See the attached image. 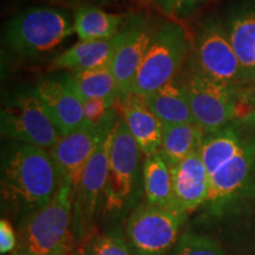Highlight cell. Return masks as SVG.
Returning a JSON list of instances; mask_svg holds the SVG:
<instances>
[{
  "label": "cell",
  "mask_w": 255,
  "mask_h": 255,
  "mask_svg": "<svg viewBox=\"0 0 255 255\" xmlns=\"http://www.w3.org/2000/svg\"><path fill=\"white\" fill-rule=\"evenodd\" d=\"M205 131L196 123L163 124V136L159 154L174 167L193 152L199 151Z\"/></svg>",
  "instance_id": "cell-23"
},
{
  "label": "cell",
  "mask_w": 255,
  "mask_h": 255,
  "mask_svg": "<svg viewBox=\"0 0 255 255\" xmlns=\"http://www.w3.org/2000/svg\"><path fill=\"white\" fill-rule=\"evenodd\" d=\"M141 154V148L120 116L111 139L109 173L103 193L105 214L121 215L135 205Z\"/></svg>",
  "instance_id": "cell-6"
},
{
  "label": "cell",
  "mask_w": 255,
  "mask_h": 255,
  "mask_svg": "<svg viewBox=\"0 0 255 255\" xmlns=\"http://www.w3.org/2000/svg\"><path fill=\"white\" fill-rule=\"evenodd\" d=\"M59 176L49 150L9 141L1 152V201L26 216L52 200Z\"/></svg>",
  "instance_id": "cell-1"
},
{
  "label": "cell",
  "mask_w": 255,
  "mask_h": 255,
  "mask_svg": "<svg viewBox=\"0 0 255 255\" xmlns=\"http://www.w3.org/2000/svg\"><path fill=\"white\" fill-rule=\"evenodd\" d=\"M70 87L77 94L81 101L91 98H105V100L117 101L122 97L114 73L109 65L85 70L79 72L65 73Z\"/></svg>",
  "instance_id": "cell-24"
},
{
  "label": "cell",
  "mask_w": 255,
  "mask_h": 255,
  "mask_svg": "<svg viewBox=\"0 0 255 255\" xmlns=\"http://www.w3.org/2000/svg\"><path fill=\"white\" fill-rule=\"evenodd\" d=\"M252 122L253 117L250 116L234 121L216 131L206 133L201 144L200 154L209 176L244 149L248 139L253 136L247 135L245 130Z\"/></svg>",
  "instance_id": "cell-17"
},
{
  "label": "cell",
  "mask_w": 255,
  "mask_h": 255,
  "mask_svg": "<svg viewBox=\"0 0 255 255\" xmlns=\"http://www.w3.org/2000/svg\"><path fill=\"white\" fill-rule=\"evenodd\" d=\"M184 83L194 120L205 133L216 131L237 120L246 119L241 110L244 102L239 85L226 84L207 77L193 63Z\"/></svg>",
  "instance_id": "cell-7"
},
{
  "label": "cell",
  "mask_w": 255,
  "mask_h": 255,
  "mask_svg": "<svg viewBox=\"0 0 255 255\" xmlns=\"http://www.w3.org/2000/svg\"><path fill=\"white\" fill-rule=\"evenodd\" d=\"M73 255H75V254H73Z\"/></svg>",
  "instance_id": "cell-34"
},
{
  "label": "cell",
  "mask_w": 255,
  "mask_h": 255,
  "mask_svg": "<svg viewBox=\"0 0 255 255\" xmlns=\"http://www.w3.org/2000/svg\"><path fill=\"white\" fill-rule=\"evenodd\" d=\"M73 195L68 184L60 183L47 205L24 216L19 226L18 245L13 253L20 255L65 254L71 239Z\"/></svg>",
  "instance_id": "cell-3"
},
{
  "label": "cell",
  "mask_w": 255,
  "mask_h": 255,
  "mask_svg": "<svg viewBox=\"0 0 255 255\" xmlns=\"http://www.w3.org/2000/svg\"><path fill=\"white\" fill-rule=\"evenodd\" d=\"M168 255H226L215 239L199 233L187 232L178 238Z\"/></svg>",
  "instance_id": "cell-25"
},
{
  "label": "cell",
  "mask_w": 255,
  "mask_h": 255,
  "mask_svg": "<svg viewBox=\"0 0 255 255\" xmlns=\"http://www.w3.org/2000/svg\"><path fill=\"white\" fill-rule=\"evenodd\" d=\"M131 1L136 2V4H139V5H148V4H150V2H154L152 0H131Z\"/></svg>",
  "instance_id": "cell-31"
},
{
  "label": "cell",
  "mask_w": 255,
  "mask_h": 255,
  "mask_svg": "<svg viewBox=\"0 0 255 255\" xmlns=\"http://www.w3.org/2000/svg\"><path fill=\"white\" fill-rule=\"evenodd\" d=\"M19 1H28V0H19Z\"/></svg>",
  "instance_id": "cell-33"
},
{
  "label": "cell",
  "mask_w": 255,
  "mask_h": 255,
  "mask_svg": "<svg viewBox=\"0 0 255 255\" xmlns=\"http://www.w3.org/2000/svg\"><path fill=\"white\" fill-rule=\"evenodd\" d=\"M82 102L85 121L89 124H100L109 111L116 107V102L105 98H91Z\"/></svg>",
  "instance_id": "cell-28"
},
{
  "label": "cell",
  "mask_w": 255,
  "mask_h": 255,
  "mask_svg": "<svg viewBox=\"0 0 255 255\" xmlns=\"http://www.w3.org/2000/svg\"><path fill=\"white\" fill-rule=\"evenodd\" d=\"M187 215L176 209L144 203L130 213L126 240L132 255H168L178 240Z\"/></svg>",
  "instance_id": "cell-8"
},
{
  "label": "cell",
  "mask_w": 255,
  "mask_h": 255,
  "mask_svg": "<svg viewBox=\"0 0 255 255\" xmlns=\"http://www.w3.org/2000/svg\"><path fill=\"white\" fill-rule=\"evenodd\" d=\"M156 27L145 14L129 13L123 38L110 68L122 95L130 94L133 79L144 58Z\"/></svg>",
  "instance_id": "cell-13"
},
{
  "label": "cell",
  "mask_w": 255,
  "mask_h": 255,
  "mask_svg": "<svg viewBox=\"0 0 255 255\" xmlns=\"http://www.w3.org/2000/svg\"><path fill=\"white\" fill-rule=\"evenodd\" d=\"M116 107L143 154L149 156L158 152L163 136V123L149 109L144 98L132 94L124 95L117 101Z\"/></svg>",
  "instance_id": "cell-16"
},
{
  "label": "cell",
  "mask_w": 255,
  "mask_h": 255,
  "mask_svg": "<svg viewBox=\"0 0 255 255\" xmlns=\"http://www.w3.org/2000/svg\"><path fill=\"white\" fill-rule=\"evenodd\" d=\"M43 5L58 6V7H72L73 9L83 7V6H95V7H104L116 4L120 0H36Z\"/></svg>",
  "instance_id": "cell-29"
},
{
  "label": "cell",
  "mask_w": 255,
  "mask_h": 255,
  "mask_svg": "<svg viewBox=\"0 0 255 255\" xmlns=\"http://www.w3.org/2000/svg\"><path fill=\"white\" fill-rule=\"evenodd\" d=\"M146 105L163 124L196 123L184 81L174 78L152 94L145 96Z\"/></svg>",
  "instance_id": "cell-19"
},
{
  "label": "cell",
  "mask_w": 255,
  "mask_h": 255,
  "mask_svg": "<svg viewBox=\"0 0 255 255\" xmlns=\"http://www.w3.org/2000/svg\"><path fill=\"white\" fill-rule=\"evenodd\" d=\"M191 63L207 77L226 84L242 87L255 79L239 60L225 25L215 18L206 19L200 25Z\"/></svg>",
  "instance_id": "cell-9"
},
{
  "label": "cell",
  "mask_w": 255,
  "mask_h": 255,
  "mask_svg": "<svg viewBox=\"0 0 255 255\" xmlns=\"http://www.w3.org/2000/svg\"><path fill=\"white\" fill-rule=\"evenodd\" d=\"M2 137L51 150L62 137L34 87L11 92L0 113Z\"/></svg>",
  "instance_id": "cell-5"
},
{
  "label": "cell",
  "mask_w": 255,
  "mask_h": 255,
  "mask_svg": "<svg viewBox=\"0 0 255 255\" xmlns=\"http://www.w3.org/2000/svg\"><path fill=\"white\" fill-rule=\"evenodd\" d=\"M17 245L18 237L15 235L11 222L6 219H1L0 221V253L7 254L14 251Z\"/></svg>",
  "instance_id": "cell-30"
},
{
  "label": "cell",
  "mask_w": 255,
  "mask_h": 255,
  "mask_svg": "<svg viewBox=\"0 0 255 255\" xmlns=\"http://www.w3.org/2000/svg\"><path fill=\"white\" fill-rule=\"evenodd\" d=\"M171 168L175 203L188 215L205 205L209 193L210 176L200 150L193 152Z\"/></svg>",
  "instance_id": "cell-15"
},
{
  "label": "cell",
  "mask_w": 255,
  "mask_h": 255,
  "mask_svg": "<svg viewBox=\"0 0 255 255\" xmlns=\"http://www.w3.org/2000/svg\"><path fill=\"white\" fill-rule=\"evenodd\" d=\"M115 109L116 108H113L100 124L88 123L76 131L62 136L50 150L58 171L59 182L68 184L73 195H76L83 173L94 155Z\"/></svg>",
  "instance_id": "cell-12"
},
{
  "label": "cell",
  "mask_w": 255,
  "mask_h": 255,
  "mask_svg": "<svg viewBox=\"0 0 255 255\" xmlns=\"http://www.w3.org/2000/svg\"><path fill=\"white\" fill-rule=\"evenodd\" d=\"M73 33V17L68 9L36 5L6 21L1 44L13 63L36 62L55 52Z\"/></svg>",
  "instance_id": "cell-2"
},
{
  "label": "cell",
  "mask_w": 255,
  "mask_h": 255,
  "mask_svg": "<svg viewBox=\"0 0 255 255\" xmlns=\"http://www.w3.org/2000/svg\"><path fill=\"white\" fill-rule=\"evenodd\" d=\"M142 180L148 203L178 210L175 203L171 168L159 152L145 156L142 168Z\"/></svg>",
  "instance_id": "cell-22"
},
{
  "label": "cell",
  "mask_w": 255,
  "mask_h": 255,
  "mask_svg": "<svg viewBox=\"0 0 255 255\" xmlns=\"http://www.w3.org/2000/svg\"><path fill=\"white\" fill-rule=\"evenodd\" d=\"M83 255H132L126 237L119 232L96 234L85 244Z\"/></svg>",
  "instance_id": "cell-26"
},
{
  "label": "cell",
  "mask_w": 255,
  "mask_h": 255,
  "mask_svg": "<svg viewBox=\"0 0 255 255\" xmlns=\"http://www.w3.org/2000/svg\"><path fill=\"white\" fill-rule=\"evenodd\" d=\"M34 90L62 136L88 124L83 102L70 87L65 73L39 79L34 85Z\"/></svg>",
  "instance_id": "cell-14"
},
{
  "label": "cell",
  "mask_w": 255,
  "mask_h": 255,
  "mask_svg": "<svg viewBox=\"0 0 255 255\" xmlns=\"http://www.w3.org/2000/svg\"><path fill=\"white\" fill-rule=\"evenodd\" d=\"M225 28L242 66L255 77V6L242 4L233 8Z\"/></svg>",
  "instance_id": "cell-20"
},
{
  "label": "cell",
  "mask_w": 255,
  "mask_h": 255,
  "mask_svg": "<svg viewBox=\"0 0 255 255\" xmlns=\"http://www.w3.org/2000/svg\"><path fill=\"white\" fill-rule=\"evenodd\" d=\"M73 28L81 41L116 37L127 26L129 14L110 13L102 7L83 6L73 9Z\"/></svg>",
  "instance_id": "cell-21"
},
{
  "label": "cell",
  "mask_w": 255,
  "mask_h": 255,
  "mask_svg": "<svg viewBox=\"0 0 255 255\" xmlns=\"http://www.w3.org/2000/svg\"><path fill=\"white\" fill-rule=\"evenodd\" d=\"M189 50L190 41L182 25L175 20L162 23L156 27L130 94L145 97L173 81Z\"/></svg>",
  "instance_id": "cell-4"
},
{
  "label": "cell",
  "mask_w": 255,
  "mask_h": 255,
  "mask_svg": "<svg viewBox=\"0 0 255 255\" xmlns=\"http://www.w3.org/2000/svg\"><path fill=\"white\" fill-rule=\"evenodd\" d=\"M255 171V135L244 149L210 176L209 193L203 207L212 215H220L250 193Z\"/></svg>",
  "instance_id": "cell-11"
},
{
  "label": "cell",
  "mask_w": 255,
  "mask_h": 255,
  "mask_svg": "<svg viewBox=\"0 0 255 255\" xmlns=\"http://www.w3.org/2000/svg\"><path fill=\"white\" fill-rule=\"evenodd\" d=\"M119 117L115 109L101 137V141L83 173L81 183L76 191L75 201H73L72 235L77 239L85 237L90 231L97 210L98 201L104 193L108 173H109L111 139Z\"/></svg>",
  "instance_id": "cell-10"
},
{
  "label": "cell",
  "mask_w": 255,
  "mask_h": 255,
  "mask_svg": "<svg viewBox=\"0 0 255 255\" xmlns=\"http://www.w3.org/2000/svg\"><path fill=\"white\" fill-rule=\"evenodd\" d=\"M122 38L123 31L110 39L79 41L56 56L51 63V70L79 72L109 65Z\"/></svg>",
  "instance_id": "cell-18"
},
{
  "label": "cell",
  "mask_w": 255,
  "mask_h": 255,
  "mask_svg": "<svg viewBox=\"0 0 255 255\" xmlns=\"http://www.w3.org/2000/svg\"><path fill=\"white\" fill-rule=\"evenodd\" d=\"M12 255H20V254H15V253H13ZM57 255H65V254H57Z\"/></svg>",
  "instance_id": "cell-32"
},
{
  "label": "cell",
  "mask_w": 255,
  "mask_h": 255,
  "mask_svg": "<svg viewBox=\"0 0 255 255\" xmlns=\"http://www.w3.org/2000/svg\"><path fill=\"white\" fill-rule=\"evenodd\" d=\"M159 11L168 17L182 19L195 12L207 0H152Z\"/></svg>",
  "instance_id": "cell-27"
}]
</instances>
